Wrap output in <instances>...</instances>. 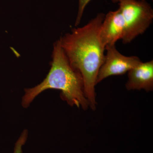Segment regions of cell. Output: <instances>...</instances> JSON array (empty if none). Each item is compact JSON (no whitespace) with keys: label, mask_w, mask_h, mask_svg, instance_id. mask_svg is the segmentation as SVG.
Segmentation results:
<instances>
[{"label":"cell","mask_w":153,"mask_h":153,"mask_svg":"<svg viewBox=\"0 0 153 153\" xmlns=\"http://www.w3.org/2000/svg\"><path fill=\"white\" fill-rule=\"evenodd\" d=\"M105 15L99 13L85 26L74 28L60 38V45L69 63L81 74L85 97L94 110L95 87L100 69L104 61L105 47L100 31Z\"/></svg>","instance_id":"cell-1"},{"label":"cell","mask_w":153,"mask_h":153,"mask_svg":"<svg viewBox=\"0 0 153 153\" xmlns=\"http://www.w3.org/2000/svg\"><path fill=\"white\" fill-rule=\"evenodd\" d=\"M52 57L51 68L46 78L35 87L25 89L22 106L27 108L39 94L52 89L60 90L61 98L69 105L87 109L89 105L84 94L82 76L71 66L61 47L60 40L53 44Z\"/></svg>","instance_id":"cell-2"},{"label":"cell","mask_w":153,"mask_h":153,"mask_svg":"<svg viewBox=\"0 0 153 153\" xmlns=\"http://www.w3.org/2000/svg\"><path fill=\"white\" fill-rule=\"evenodd\" d=\"M125 24L124 44L146 32L153 21V10L146 0H123L118 3Z\"/></svg>","instance_id":"cell-3"},{"label":"cell","mask_w":153,"mask_h":153,"mask_svg":"<svg viewBox=\"0 0 153 153\" xmlns=\"http://www.w3.org/2000/svg\"><path fill=\"white\" fill-rule=\"evenodd\" d=\"M105 50L106 55L98 72L97 84L110 76L126 74L142 62L137 56L122 55L116 49L115 45L107 46Z\"/></svg>","instance_id":"cell-4"},{"label":"cell","mask_w":153,"mask_h":153,"mask_svg":"<svg viewBox=\"0 0 153 153\" xmlns=\"http://www.w3.org/2000/svg\"><path fill=\"white\" fill-rule=\"evenodd\" d=\"M125 33L124 21L119 9L110 11L105 16L100 31L102 42L105 47L115 45L123 38Z\"/></svg>","instance_id":"cell-5"},{"label":"cell","mask_w":153,"mask_h":153,"mask_svg":"<svg viewBox=\"0 0 153 153\" xmlns=\"http://www.w3.org/2000/svg\"><path fill=\"white\" fill-rule=\"evenodd\" d=\"M126 84L128 90L143 89L147 92L153 89V60L143 62L128 72Z\"/></svg>","instance_id":"cell-6"},{"label":"cell","mask_w":153,"mask_h":153,"mask_svg":"<svg viewBox=\"0 0 153 153\" xmlns=\"http://www.w3.org/2000/svg\"><path fill=\"white\" fill-rule=\"evenodd\" d=\"M28 135L27 130H24L15 143L13 153H23L22 148L27 142Z\"/></svg>","instance_id":"cell-7"},{"label":"cell","mask_w":153,"mask_h":153,"mask_svg":"<svg viewBox=\"0 0 153 153\" xmlns=\"http://www.w3.org/2000/svg\"><path fill=\"white\" fill-rule=\"evenodd\" d=\"M91 0H78V9L75 21V26H77L81 21L86 6Z\"/></svg>","instance_id":"cell-8"},{"label":"cell","mask_w":153,"mask_h":153,"mask_svg":"<svg viewBox=\"0 0 153 153\" xmlns=\"http://www.w3.org/2000/svg\"><path fill=\"white\" fill-rule=\"evenodd\" d=\"M111 1L112 3L115 4V3H119L121 1H123V0H111ZM146 1H147V0H146Z\"/></svg>","instance_id":"cell-9"}]
</instances>
